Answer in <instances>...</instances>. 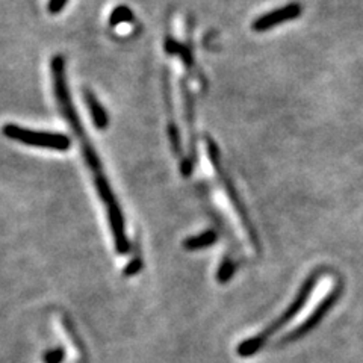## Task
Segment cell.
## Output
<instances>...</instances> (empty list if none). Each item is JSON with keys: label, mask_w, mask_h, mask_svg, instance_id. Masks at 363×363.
I'll return each mask as SVG.
<instances>
[{"label": "cell", "mask_w": 363, "mask_h": 363, "mask_svg": "<svg viewBox=\"0 0 363 363\" xmlns=\"http://www.w3.org/2000/svg\"><path fill=\"white\" fill-rule=\"evenodd\" d=\"M52 81H53V92H55L59 112L62 114L67 123H69L71 132L74 133V137L79 141L83 160H85V164L88 165L90 171L92 174V179H94L99 197L105 205L109 224H111L115 250L118 255H126V253L129 251V239H128V235H126V224H124L121 208L120 203H118L117 197L114 196L111 185H109V180L103 170L102 160H100L94 146L91 144L87 130L83 129V126L81 123L79 114L76 111V108L71 102L69 85H67L65 59L59 55L52 59Z\"/></svg>", "instance_id": "1"}, {"label": "cell", "mask_w": 363, "mask_h": 363, "mask_svg": "<svg viewBox=\"0 0 363 363\" xmlns=\"http://www.w3.org/2000/svg\"><path fill=\"white\" fill-rule=\"evenodd\" d=\"M318 273L315 274H312L307 280L305 282V285L301 286L298 294H297V297H295V300L291 303V306L286 309L283 314L278 316L274 323L269 324L265 330H262L260 333H258L256 336H253L250 337V339H247L246 342H242L239 344V347H238V354L241 357H250L253 356V354H256L259 353V350L264 347V345L271 339V336L276 335L278 330H280V328H283L285 324H288L289 321L298 314V312L305 307V305L307 303L309 297H310V294L314 292V288H315V285L318 282Z\"/></svg>", "instance_id": "2"}, {"label": "cell", "mask_w": 363, "mask_h": 363, "mask_svg": "<svg viewBox=\"0 0 363 363\" xmlns=\"http://www.w3.org/2000/svg\"><path fill=\"white\" fill-rule=\"evenodd\" d=\"M2 132L6 138L22 142V144H26L31 147H40V149L56 150V151H67L71 147L70 138L64 133L32 130V129L22 128V126H17V124L3 126Z\"/></svg>", "instance_id": "3"}, {"label": "cell", "mask_w": 363, "mask_h": 363, "mask_svg": "<svg viewBox=\"0 0 363 363\" xmlns=\"http://www.w3.org/2000/svg\"><path fill=\"white\" fill-rule=\"evenodd\" d=\"M339 295H341V291H337V289H335L332 294H328L327 297L316 306V309L312 312L310 316L305 321V323L300 324L297 328H295V330H292L288 336H286L283 342L297 341V339H300V337L306 336L309 332L314 330V328L321 323V321H323V318L335 306V303L337 298H339Z\"/></svg>", "instance_id": "4"}, {"label": "cell", "mask_w": 363, "mask_h": 363, "mask_svg": "<svg viewBox=\"0 0 363 363\" xmlns=\"http://www.w3.org/2000/svg\"><path fill=\"white\" fill-rule=\"evenodd\" d=\"M301 14V8L298 3H291V5H286L280 10H276L269 14H265L259 17V19L253 23V29L258 31V32H264V31H269L278 24H282L285 22H289L297 19V17Z\"/></svg>", "instance_id": "5"}, {"label": "cell", "mask_w": 363, "mask_h": 363, "mask_svg": "<svg viewBox=\"0 0 363 363\" xmlns=\"http://www.w3.org/2000/svg\"><path fill=\"white\" fill-rule=\"evenodd\" d=\"M164 92H165V103H167V112H168V138H170L174 153L177 156H180L182 155V138L179 133V128H177V124H176L173 99H171V87H170V76H168V71H165V74H164Z\"/></svg>", "instance_id": "6"}, {"label": "cell", "mask_w": 363, "mask_h": 363, "mask_svg": "<svg viewBox=\"0 0 363 363\" xmlns=\"http://www.w3.org/2000/svg\"><path fill=\"white\" fill-rule=\"evenodd\" d=\"M83 102L87 103L91 120L94 123L96 128L100 130H105L109 124V118L103 105L99 102V99L92 94L90 90H83Z\"/></svg>", "instance_id": "7"}, {"label": "cell", "mask_w": 363, "mask_h": 363, "mask_svg": "<svg viewBox=\"0 0 363 363\" xmlns=\"http://www.w3.org/2000/svg\"><path fill=\"white\" fill-rule=\"evenodd\" d=\"M217 241V233L214 230H208L200 233L199 236H192V238H188L185 241V248L194 251V250H201L210 247L212 244Z\"/></svg>", "instance_id": "8"}, {"label": "cell", "mask_w": 363, "mask_h": 363, "mask_svg": "<svg viewBox=\"0 0 363 363\" xmlns=\"http://www.w3.org/2000/svg\"><path fill=\"white\" fill-rule=\"evenodd\" d=\"M133 20V12L129 6L126 5H120L112 10L111 15H109V24H111L112 28L120 26V24H126V23H130Z\"/></svg>", "instance_id": "9"}, {"label": "cell", "mask_w": 363, "mask_h": 363, "mask_svg": "<svg viewBox=\"0 0 363 363\" xmlns=\"http://www.w3.org/2000/svg\"><path fill=\"white\" fill-rule=\"evenodd\" d=\"M233 264L230 260H224L223 264H221V268H219V271H218V282L219 283H226L227 280H230V277L233 274Z\"/></svg>", "instance_id": "10"}, {"label": "cell", "mask_w": 363, "mask_h": 363, "mask_svg": "<svg viewBox=\"0 0 363 363\" xmlns=\"http://www.w3.org/2000/svg\"><path fill=\"white\" fill-rule=\"evenodd\" d=\"M65 351L64 348H55L44 354V363H61L64 360Z\"/></svg>", "instance_id": "11"}, {"label": "cell", "mask_w": 363, "mask_h": 363, "mask_svg": "<svg viewBox=\"0 0 363 363\" xmlns=\"http://www.w3.org/2000/svg\"><path fill=\"white\" fill-rule=\"evenodd\" d=\"M69 0H49L47 10L50 14H59L61 12Z\"/></svg>", "instance_id": "12"}, {"label": "cell", "mask_w": 363, "mask_h": 363, "mask_svg": "<svg viewBox=\"0 0 363 363\" xmlns=\"http://www.w3.org/2000/svg\"><path fill=\"white\" fill-rule=\"evenodd\" d=\"M141 268H142V260L141 259H133L130 264L128 265V268L124 269V276H135V274L141 271Z\"/></svg>", "instance_id": "13"}]
</instances>
